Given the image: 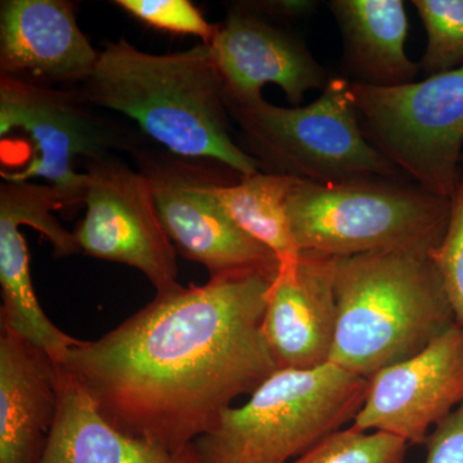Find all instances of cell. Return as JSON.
Wrapping results in <instances>:
<instances>
[{"mask_svg":"<svg viewBox=\"0 0 463 463\" xmlns=\"http://www.w3.org/2000/svg\"><path fill=\"white\" fill-rule=\"evenodd\" d=\"M158 216L176 252L203 265L210 277L259 269L279 272L281 260L251 239L224 212L214 190L221 184L197 160L179 157L145 141L133 149Z\"/></svg>","mask_w":463,"mask_h":463,"instance_id":"9","label":"cell"},{"mask_svg":"<svg viewBox=\"0 0 463 463\" xmlns=\"http://www.w3.org/2000/svg\"><path fill=\"white\" fill-rule=\"evenodd\" d=\"M288 214L298 251L335 258L377 251L430 254L446 233L450 199L380 176L330 184L298 179Z\"/></svg>","mask_w":463,"mask_h":463,"instance_id":"5","label":"cell"},{"mask_svg":"<svg viewBox=\"0 0 463 463\" xmlns=\"http://www.w3.org/2000/svg\"><path fill=\"white\" fill-rule=\"evenodd\" d=\"M428 44L419 63L426 76L463 67V0H413Z\"/></svg>","mask_w":463,"mask_h":463,"instance_id":"20","label":"cell"},{"mask_svg":"<svg viewBox=\"0 0 463 463\" xmlns=\"http://www.w3.org/2000/svg\"><path fill=\"white\" fill-rule=\"evenodd\" d=\"M408 443L381 431L341 429L289 463H404Z\"/></svg>","mask_w":463,"mask_h":463,"instance_id":"21","label":"cell"},{"mask_svg":"<svg viewBox=\"0 0 463 463\" xmlns=\"http://www.w3.org/2000/svg\"><path fill=\"white\" fill-rule=\"evenodd\" d=\"M72 206L53 185L33 182H3L0 185V323L25 337L57 361L78 343L48 318L33 289L27 243L20 225L44 234L57 258L80 254L74 233L62 227L52 212Z\"/></svg>","mask_w":463,"mask_h":463,"instance_id":"11","label":"cell"},{"mask_svg":"<svg viewBox=\"0 0 463 463\" xmlns=\"http://www.w3.org/2000/svg\"><path fill=\"white\" fill-rule=\"evenodd\" d=\"M368 380L328 364L277 370L194 444L197 463H289L354 421Z\"/></svg>","mask_w":463,"mask_h":463,"instance_id":"4","label":"cell"},{"mask_svg":"<svg viewBox=\"0 0 463 463\" xmlns=\"http://www.w3.org/2000/svg\"><path fill=\"white\" fill-rule=\"evenodd\" d=\"M279 272L249 269L156 294L61 365L114 428L183 455L279 370L263 318Z\"/></svg>","mask_w":463,"mask_h":463,"instance_id":"1","label":"cell"},{"mask_svg":"<svg viewBox=\"0 0 463 463\" xmlns=\"http://www.w3.org/2000/svg\"><path fill=\"white\" fill-rule=\"evenodd\" d=\"M368 141L423 190L450 199L461 178L463 67L401 87L350 84Z\"/></svg>","mask_w":463,"mask_h":463,"instance_id":"7","label":"cell"},{"mask_svg":"<svg viewBox=\"0 0 463 463\" xmlns=\"http://www.w3.org/2000/svg\"><path fill=\"white\" fill-rule=\"evenodd\" d=\"M66 0H3L0 3V76L76 88L99 61Z\"/></svg>","mask_w":463,"mask_h":463,"instance_id":"15","label":"cell"},{"mask_svg":"<svg viewBox=\"0 0 463 463\" xmlns=\"http://www.w3.org/2000/svg\"><path fill=\"white\" fill-rule=\"evenodd\" d=\"M331 364L371 379L425 349L455 325L430 254L377 251L336 258Z\"/></svg>","mask_w":463,"mask_h":463,"instance_id":"3","label":"cell"},{"mask_svg":"<svg viewBox=\"0 0 463 463\" xmlns=\"http://www.w3.org/2000/svg\"><path fill=\"white\" fill-rule=\"evenodd\" d=\"M463 403V327L450 326L416 355L368 379L352 428L425 444L439 422Z\"/></svg>","mask_w":463,"mask_h":463,"instance_id":"12","label":"cell"},{"mask_svg":"<svg viewBox=\"0 0 463 463\" xmlns=\"http://www.w3.org/2000/svg\"><path fill=\"white\" fill-rule=\"evenodd\" d=\"M209 45L223 79L224 99H263L264 85L273 83L298 108L307 91L323 90L331 80L300 39L274 26L248 2L228 5L227 18Z\"/></svg>","mask_w":463,"mask_h":463,"instance_id":"13","label":"cell"},{"mask_svg":"<svg viewBox=\"0 0 463 463\" xmlns=\"http://www.w3.org/2000/svg\"><path fill=\"white\" fill-rule=\"evenodd\" d=\"M425 444V463H463V403L432 429Z\"/></svg>","mask_w":463,"mask_h":463,"instance_id":"24","label":"cell"},{"mask_svg":"<svg viewBox=\"0 0 463 463\" xmlns=\"http://www.w3.org/2000/svg\"><path fill=\"white\" fill-rule=\"evenodd\" d=\"M430 258L440 274L456 322L463 327V175L450 197L446 233Z\"/></svg>","mask_w":463,"mask_h":463,"instance_id":"23","label":"cell"},{"mask_svg":"<svg viewBox=\"0 0 463 463\" xmlns=\"http://www.w3.org/2000/svg\"><path fill=\"white\" fill-rule=\"evenodd\" d=\"M335 274L331 255L298 251L281 261L261 326L279 370H310L330 362L337 319Z\"/></svg>","mask_w":463,"mask_h":463,"instance_id":"14","label":"cell"},{"mask_svg":"<svg viewBox=\"0 0 463 463\" xmlns=\"http://www.w3.org/2000/svg\"><path fill=\"white\" fill-rule=\"evenodd\" d=\"M343 35V66L352 84L392 88L416 81L405 53L410 23L402 0H331Z\"/></svg>","mask_w":463,"mask_h":463,"instance_id":"17","label":"cell"},{"mask_svg":"<svg viewBox=\"0 0 463 463\" xmlns=\"http://www.w3.org/2000/svg\"><path fill=\"white\" fill-rule=\"evenodd\" d=\"M250 7L265 18L301 20L316 11L317 3L309 0H279V2H250Z\"/></svg>","mask_w":463,"mask_h":463,"instance_id":"25","label":"cell"},{"mask_svg":"<svg viewBox=\"0 0 463 463\" xmlns=\"http://www.w3.org/2000/svg\"><path fill=\"white\" fill-rule=\"evenodd\" d=\"M461 163L463 164V154H462V156H461Z\"/></svg>","mask_w":463,"mask_h":463,"instance_id":"26","label":"cell"},{"mask_svg":"<svg viewBox=\"0 0 463 463\" xmlns=\"http://www.w3.org/2000/svg\"><path fill=\"white\" fill-rule=\"evenodd\" d=\"M345 78H331L321 96L304 108H279L264 99H224L239 127L240 147L261 172L330 184L401 172L364 136Z\"/></svg>","mask_w":463,"mask_h":463,"instance_id":"6","label":"cell"},{"mask_svg":"<svg viewBox=\"0 0 463 463\" xmlns=\"http://www.w3.org/2000/svg\"><path fill=\"white\" fill-rule=\"evenodd\" d=\"M61 364L25 337L0 334V463H39L56 421Z\"/></svg>","mask_w":463,"mask_h":463,"instance_id":"16","label":"cell"},{"mask_svg":"<svg viewBox=\"0 0 463 463\" xmlns=\"http://www.w3.org/2000/svg\"><path fill=\"white\" fill-rule=\"evenodd\" d=\"M74 88H56L0 76V138L23 130L33 143L29 164L2 172L5 182L45 179L71 205L84 203L87 174L74 172L72 160L85 161L133 149L143 141L132 130L94 112Z\"/></svg>","mask_w":463,"mask_h":463,"instance_id":"8","label":"cell"},{"mask_svg":"<svg viewBox=\"0 0 463 463\" xmlns=\"http://www.w3.org/2000/svg\"><path fill=\"white\" fill-rule=\"evenodd\" d=\"M128 14L164 32L187 33L205 44L214 39L218 25L207 23L203 14L188 0H116Z\"/></svg>","mask_w":463,"mask_h":463,"instance_id":"22","label":"cell"},{"mask_svg":"<svg viewBox=\"0 0 463 463\" xmlns=\"http://www.w3.org/2000/svg\"><path fill=\"white\" fill-rule=\"evenodd\" d=\"M74 90L93 108L132 118L170 154L214 161L240 178L261 172L232 137L223 79L205 43L154 54L125 39L108 42L90 78Z\"/></svg>","mask_w":463,"mask_h":463,"instance_id":"2","label":"cell"},{"mask_svg":"<svg viewBox=\"0 0 463 463\" xmlns=\"http://www.w3.org/2000/svg\"><path fill=\"white\" fill-rule=\"evenodd\" d=\"M297 182L292 176L258 172L236 183H221L214 194L241 230L283 261L298 254L288 214V196Z\"/></svg>","mask_w":463,"mask_h":463,"instance_id":"19","label":"cell"},{"mask_svg":"<svg viewBox=\"0 0 463 463\" xmlns=\"http://www.w3.org/2000/svg\"><path fill=\"white\" fill-rule=\"evenodd\" d=\"M85 163L87 212L74 232L80 252L136 268L157 294L175 288L176 250L145 176L116 155Z\"/></svg>","mask_w":463,"mask_h":463,"instance_id":"10","label":"cell"},{"mask_svg":"<svg viewBox=\"0 0 463 463\" xmlns=\"http://www.w3.org/2000/svg\"><path fill=\"white\" fill-rule=\"evenodd\" d=\"M39 463H197L194 450L174 455L118 431L61 365L56 421Z\"/></svg>","mask_w":463,"mask_h":463,"instance_id":"18","label":"cell"}]
</instances>
